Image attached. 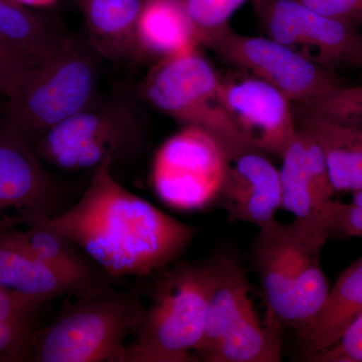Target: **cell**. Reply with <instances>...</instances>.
<instances>
[{
	"label": "cell",
	"instance_id": "33",
	"mask_svg": "<svg viewBox=\"0 0 362 362\" xmlns=\"http://www.w3.org/2000/svg\"><path fill=\"white\" fill-rule=\"evenodd\" d=\"M361 66L362 69V49H361V59H359V65Z\"/></svg>",
	"mask_w": 362,
	"mask_h": 362
},
{
	"label": "cell",
	"instance_id": "4",
	"mask_svg": "<svg viewBox=\"0 0 362 362\" xmlns=\"http://www.w3.org/2000/svg\"><path fill=\"white\" fill-rule=\"evenodd\" d=\"M47 327L35 333V362H125L145 306L134 292L95 285L78 293Z\"/></svg>",
	"mask_w": 362,
	"mask_h": 362
},
{
	"label": "cell",
	"instance_id": "8",
	"mask_svg": "<svg viewBox=\"0 0 362 362\" xmlns=\"http://www.w3.org/2000/svg\"><path fill=\"white\" fill-rule=\"evenodd\" d=\"M230 158L221 142L197 126H185L157 151L152 183L173 209L199 211L218 202Z\"/></svg>",
	"mask_w": 362,
	"mask_h": 362
},
{
	"label": "cell",
	"instance_id": "19",
	"mask_svg": "<svg viewBox=\"0 0 362 362\" xmlns=\"http://www.w3.org/2000/svg\"><path fill=\"white\" fill-rule=\"evenodd\" d=\"M361 314L362 256L340 274L318 315L298 332L307 356L333 346Z\"/></svg>",
	"mask_w": 362,
	"mask_h": 362
},
{
	"label": "cell",
	"instance_id": "16",
	"mask_svg": "<svg viewBox=\"0 0 362 362\" xmlns=\"http://www.w3.org/2000/svg\"><path fill=\"white\" fill-rule=\"evenodd\" d=\"M298 127L322 149L335 192L362 189V125L341 122L301 106Z\"/></svg>",
	"mask_w": 362,
	"mask_h": 362
},
{
	"label": "cell",
	"instance_id": "7",
	"mask_svg": "<svg viewBox=\"0 0 362 362\" xmlns=\"http://www.w3.org/2000/svg\"><path fill=\"white\" fill-rule=\"evenodd\" d=\"M134 92L143 104L185 126H197L211 133L230 160L255 150L226 111L221 78L197 49L160 59Z\"/></svg>",
	"mask_w": 362,
	"mask_h": 362
},
{
	"label": "cell",
	"instance_id": "32",
	"mask_svg": "<svg viewBox=\"0 0 362 362\" xmlns=\"http://www.w3.org/2000/svg\"><path fill=\"white\" fill-rule=\"evenodd\" d=\"M25 6L44 7L54 4L57 0H14Z\"/></svg>",
	"mask_w": 362,
	"mask_h": 362
},
{
	"label": "cell",
	"instance_id": "28",
	"mask_svg": "<svg viewBox=\"0 0 362 362\" xmlns=\"http://www.w3.org/2000/svg\"><path fill=\"white\" fill-rule=\"evenodd\" d=\"M35 64L18 52L0 42V97L16 96L21 82Z\"/></svg>",
	"mask_w": 362,
	"mask_h": 362
},
{
	"label": "cell",
	"instance_id": "27",
	"mask_svg": "<svg viewBox=\"0 0 362 362\" xmlns=\"http://www.w3.org/2000/svg\"><path fill=\"white\" fill-rule=\"evenodd\" d=\"M362 356V314L357 317L333 346L307 356L313 362H361Z\"/></svg>",
	"mask_w": 362,
	"mask_h": 362
},
{
	"label": "cell",
	"instance_id": "29",
	"mask_svg": "<svg viewBox=\"0 0 362 362\" xmlns=\"http://www.w3.org/2000/svg\"><path fill=\"white\" fill-rule=\"evenodd\" d=\"M33 327L0 320V358L18 361L30 358Z\"/></svg>",
	"mask_w": 362,
	"mask_h": 362
},
{
	"label": "cell",
	"instance_id": "10",
	"mask_svg": "<svg viewBox=\"0 0 362 362\" xmlns=\"http://www.w3.org/2000/svg\"><path fill=\"white\" fill-rule=\"evenodd\" d=\"M269 37L324 68L359 65L362 33L350 23L312 11L297 0H254Z\"/></svg>",
	"mask_w": 362,
	"mask_h": 362
},
{
	"label": "cell",
	"instance_id": "6",
	"mask_svg": "<svg viewBox=\"0 0 362 362\" xmlns=\"http://www.w3.org/2000/svg\"><path fill=\"white\" fill-rule=\"evenodd\" d=\"M214 261L162 269L125 362L195 361L214 282Z\"/></svg>",
	"mask_w": 362,
	"mask_h": 362
},
{
	"label": "cell",
	"instance_id": "21",
	"mask_svg": "<svg viewBox=\"0 0 362 362\" xmlns=\"http://www.w3.org/2000/svg\"><path fill=\"white\" fill-rule=\"evenodd\" d=\"M69 35L47 16L14 0H0V42L35 65L51 58Z\"/></svg>",
	"mask_w": 362,
	"mask_h": 362
},
{
	"label": "cell",
	"instance_id": "14",
	"mask_svg": "<svg viewBox=\"0 0 362 362\" xmlns=\"http://www.w3.org/2000/svg\"><path fill=\"white\" fill-rule=\"evenodd\" d=\"M282 207L295 218L322 216L335 194L322 149L307 131L298 127L282 156Z\"/></svg>",
	"mask_w": 362,
	"mask_h": 362
},
{
	"label": "cell",
	"instance_id": "30",
	"mask_svg": "<svg viewBox=\"0 0 362 362\" xmlns=\"http://www.w3.org/2000/svg\"><path fill=\"white\" fill-rule=\"evenodd\" d=\"M45 302L21 296L0 287V320L33 327L35 314Z\"/></svg>",
	"mask_w": 362,
	"mask_h": 362
},
{
	"label": "cell",
	"instance_id": "12",
	"mask_svg": "<svg viewBox=\"0 0 362 362\" xmlns=\"http://www.w3.org/2000/svg\"><path fill=\"white\" fill-rule=\"evenodd\" d=\"M221 92L233 123L252 148L282 158L297 133L292 102L254 76L221 78Z\"/></svg>",
	"mask_w": 362,
	"mask_h": 362
},
{
	"label": "cell",
	"instance_id": "22",
	"mask_svg": "<svg viewBox=\"0 0 362 362\" xmlns=\"http://www.w3.org/2000/svg\"><path fill=\"white\" fill-rule=\"evenodd\" d=\"M21 247L54 270L85 286L98 285L101 269L73 240L44 225L9 230Z\"/></svg>",
	"mask_w": 362,
	"mask_h": 362
},
{
	"label": "cell",
	"instance_id": "13",
	"mask_svg": "<svg viewBox=\"0 0 362 362\" xmlns=\"http://www.w3.org/2000/svg\"><path fill=\"white\" fill-rule=\"evenodd\" d=\"M218 202L230 221L259 228L282 207L280 171L257 150L240 154L228 164Z\"/></svg>",
	"mask_w": 362,
	"mask_h": 362
},
{
	"label": "cell",
	"instance_id": "34",
	"mask_svg": "<svg viewBox=\"0 0 362 362\" xmlns=\"http://www.w3.org/2000/svg\"><path fill=\"white\" fill-rule=\"evenodd\" d=\"M361 362H362V356H361Z\"/></svg>",
	"mask_w": 362,
	"mask_h": 362
},
{
	"label": "cell",
	"instance_id": "23",
	"mask_svg": "<svg viewBox=\"0 0 362 362\" xmlns=\"http://www.w3.org/2000/svg\"><path fill=\"white\" fill-rule=\"evenodd\" d=\"M282 327L267 314L266 324L252 311L225 337L206 362H279Z\"/></svg>",
	"mask_w": 362,
	"mask_h": 362
},
{
	"label": "cell",
	"instance_id": "3",
	"mask_svg": "<svg viewBox=\"0 0 362 362\" xmlns=\"http://www.w3.org/2000/svg\"><path fill=\"white\" fill-rule=\"evenodd\" d=\"M102 59L89 40L69 35L56 54L26 74L16 96L6 100L0 124L33 148L52 128L103 98Z\"/></svg>",
	"mask_w": 362,
	"mask_h": 362
},
{
	"label": "cell",
	"instance_id": "1",
	"mask_svg": "<svg viewBox=\"0 0 362 362\" xmlns=\"http://www.w3.org/2000/svg\"><path fill=\"white\" fill-rule=\"evenodd\" d=\"M112 168L100 164L80 199L40 225L73 240L111 277H145L175 261L197 230L132 194Z\"/></svg>",
	"mask_w": 362,
	"mask_h": 362
},
{
	"label": "cell",
	"instance_id": "25",
	"mask_svg": "<svg viewBox=\"0 0 362 362\" xmlns=\"http://www.w3.org/2000/svg\"><path fill=\"white\" fill-rule=\"evenodd\" d=\"M312 110L344 123L362 125V85L358 87H339L318 98L309 105Z\"/></svg>",
	"mask_w": 362,
	"mask_h": 362
},
{
	"label": "cell",
	"instance_id": "11",
	"mask_svg": "<svg viewBox=\"0 0 362 362\" xmlns=\"http://www.w3.org/2000/svg\"><path fill=\"white\" fill-rule=\"evenodd\" d=\"M65 190L33 150L0 124V235L63 211Z\"/></svg>",
	"mask_w": 362,
	"mask_h": 362
},
{
	"label": "cell",
	"instance_id": "18",
	"mask_svg": "<svg viewBox=\"0 0 362 362\" xmlns=\"http://www.w3.org/2000/svg\"><path fill=\"white\" fill-rule=\"evenodd\" d=\"M0 287L47 302L68 293L78 294L92 286L81 284L45 265L6 232L0 235Z\"/></svg>",
	"mask_w": 362,
	"mask_h": 362
},
{
	"label": "cell",
	"instance_id": "15",
	"mask_svg": "<svg viewBox=\"0 0 362 362\" xmlns=\"http://www.w3.org/2000/svg\"><path fill=\"white\" fill-rule=\"evenodd\" d=\"M214 282L209 297L204 337L195 354L202 361L220 346L226 335L255 311L246 272L238 259H214Z\"/></svg>",
	"mask_w": 362,
	"mask_h": 362
},
{
	"label": "cell",
	"instance_id": "17",
	"mask_svg": "<svg viewBox=\"0 0 362 362\" xmlns=\"http://www.w3.org/2000/svg\"><path fill=\"white\" fill-rule=\"evenodd\" d=\"M88 40L103 59L115 63L142 56L138 21L144 0H77Z\"/></svg>",
	"mask_w": 362,
	"mask_h": 362
},
{
	"label": "cell",
	"instance_id": "26",
	"mask_svg": "<svg viewBox=\"0 0 362 362\" xmlns=\"http://www.w3.org/2000/svg\"><path fill=\"white\" fill-rule=\"evenodd\" d=\"M323 216L330 238L354 237L362 240V189L354 192L350 204L331 199L326 204Z\"/></svg>",
	"mask_w": 362,
	"mask_h": 362
},
{
	"label": "cell",
	"instance_id": "20",
	"mask_svg": "<svg viewBox=\"0 0 362 362\" xmlns=\"http://www.w3.org/2000/svg\"><path fill=\"white\" fill-rule=\"evenodd\" d=\"M138 39L142 54L162 59L194 51L199 45L183 0H144Z\"/></svg>",
	"mask_w": 362,
	"mask_h": 362
},
{
	"label": "cell",
	"instance_id": "2",
	"mask_svg": "<svg viewBox=\"0 0 362 362\" xmlns=\"http://www.w3.org/2000/svg\"><path fill=\"white\" fill-rule=\"evenodd\" d=\"M254 244L267 314L299 332L314 320L330 291L321 254L330 239L324 216L259 226Z\"/></svg>",
	"mask_w": 362,
	"mask_h": 362
},
{
	"label": "cell",
	"instance_id": "5",
	"mask_svg": "<svg viewBox=\"0 0 362 362\" xmlns=\"http://www.w3.org/2000/svg\"><path fill=\"white\" fill-rule=\"evenodd\" d=\"M144 104L134 90L118 88L87 110L52 128L33 145L35 156L62 173H76L133 160L148 136Z\"/></svg>",
	"mask_w": 362,
	"mask_h": 362
},
{
	"label": "cell",
	"instance_id": "24",
	"mask_svg": "<svg viewBox=\"0 0 362 362\" xmlns=\"http://www.w3.org/2000/svg\"><path fill=\"white\" fill-rule=\"evenodd\" d=\"M247 0H183L199 44L228 25V20Z\"/></svg>",
	"mask_w": 362,
	"mask_h": 362
},
{
	"label": "cell",
	"instance_id": "31",
	"mask_svg": "<svg viewBox=\"0 0 362 362\" xmlns=\"http://www.w3.org/2000/svg\"><path fill=\"white\" fill-rule=\"evenodd\" d=\"M316 13L362 28V0H297Z\"/></svg>",
	"mask_w": 362,
	"mask_h": 362
},
{
	"label": "cell",
	"instance_id": "9",
	"mask_svg": "<svg viewBox=\"0 0 362 362\" xmlns=\"http://www.w3.org/2000/svg\"><path fill=\"white\" fill-rule=\"evenodd\" d=\"M199 45L226 63L277 88L299 105L311 104L341 86L330 69L317 65L271 37L240 35L228 25Z\"/></svg>",
	"mask_w": 362,
	"mask_h": 362
}]
</instances>
